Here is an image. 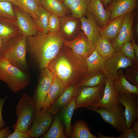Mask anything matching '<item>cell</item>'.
Instances as JSON below:
<instances>
[{"label":"cell","instance_id":"cell-11","mask_svg":"<svg viewBox=\"0 0 138 138\" xmlns=\"http://www.w3.org/2000/svg\"><path fill=\"white\" fill-rule=\"evenodd\" d=\"M121 105L119 95L113 86L112 81L107 78L102 98L98 103L89 107L95 109L103 107L109 111H113L118 109Z\"/></svg>","mask_w":138,"mask_h":138},{"label":"cell","instance_id":"cell-48","mask_svg":"<svg viewBox=\"0 0 138 138\" xmlns=\"http://www.w3.org/2000/svg\"><path fill=\"white\" fill-rule=\"evenodd\" d=\"M98 135V138H116L115 136H106L101 134L98 131L97 132Z\"/></svg>","mask_w":138,"mask_h":138},{"label":"cell","instance_id":"cell-17","mask_svg":"<svg viewBox=\"0 0 138 138\" xmlns=\"http://www.w3.org/2000/svg\"><path fill=\"white\" fill-rule=\"evenodd\" d=\"M80 88L77 83L67 88L60 97L49 107L47 111L52 115L56 114L65 107L74 97H76Z\"/></svg>","mask_w":138,"mask_h":138},{"label":"cell","instance_id":"cell-19","mask_svg":"<svg viewBox=\"0 0 138 138\" xmlns=\"http://www.w3.org/2000/svg\"><path fill=\"white\" fill-rule=\"evenodd\" d=\"M87 16L80 18L81 28L88 39L94 43L99 36L100 27L98 26L93 15L87 11Z\"/></svg>","mask_w":138,"mask_h":138},{"label":"cell","instance_id":"cell-1","mask_svg":"<svg viewBox=\"0 0 138 138\" xmlns=\"http://www.w3.org/2000/svg\"><path fill=\"white\" fill-rule=\"evenodd\" d=\"M47 68L67 88L77 83L87 73L86 58L63 45Z\"/></svg>","mask_w":138,"mask_h":138},{"label":"cell","instance_id":"cell-10","mask_svg":"<svg viewBox=\"0 0 138 138\" xmlns=\"http://www.w3.org/2000/svg\"><path fill=\"white\" fill-rule=\"evenodd\" d=\"M133 63L124 55L120 50L116 51L106 61L103 72L107 78L112 81L117 78L118 70L126 69Z\"/></svg>","mask_w":138,"mask_h":138},{"label":"cell","instance_id":"cell-39","mask_svg":"<svg viewBox=\"0 0 138 138\" xmlns=\"http://www.w3.org/2000/svg\"><path fill=\"white\" fill-rule=\"evenodd\" d=\"M117 138H138V134L133 131L131 128H126L123 133Z\"/></svg>","mask_w":138,"mask_h":138},{"label":"cell","instance_id":"cell-51","mask_svg":"<svg viewBox=\"0 0 138 138\" xmlns=\"http://www.w3.org/2000/svg\"><path fill=\"white\" fill-rule=\"evenodd\" d=\"M119 0H112V2H114V1H117Z\"/></svg>","mask_w":138,"mask_h":138},{"label":"cell","instance_id":"cell-15","mask_svg":"<svg viewBox=\"0 0 138 138\" xmlns=\"http://www.w3.org/2000/svg\"><path fill=\"white\" fill-rule=\"evenodd\" d=\"M131 13L124 15L123 24L119 32L111 42L115 51L119 50L124 43L131 41L133 37L132 25L134 17Z\"/></svg>","mask_w":138,"mask_h":138},{"label":"cell","instance_id":"cell-27","mask_svg":"<svg viewBox=\"0 0 138 138\" xmlns=\"http://www.w3.org/2000/svg\"><path fill=\"white\" fill-rule=\"evenodd\" d=\"M107 79L103 71L91 74H86L77 84L79 88L95 87L105 84Z\"/></svg>","mask_w":138,"mask_h":138},{"label":"cell","instance_id":"cell-53","mask_svg":"<svg viewBox=\"0 0 138 138\" xmlns=\"http://www.w3.org/2000/svg\"><path fill=\"white\" fill-rule=\"evenodd\" d=\"M60 1H61V2H63L64 0H59Z\"/></svg>","mask_w":138,"mask_h":138},{"label":"cell","instance_id":"cell-35","mask_svg":"<svg viewBox=\"0 0 138 138\" xmlns=\"http://www.w3.org/2000/svg\"><path fill=\"white\" fill-rule=\"evenodd\" d=\"M24 11L35 18L40 4L36 0H19Z\"/></svg>","mask_w":138,"mask_h":138},{"label":"cell","instance_id":"cell-32","mask_svg":"<svg viewBox=\"0 0 138 138\" xmlns=\"http://www.w3.org/2000/svg\"><path fill=\"white\" fill-rule=\"evenodd\" d=\"M43 138H66L67 137L64 133L63 127L61 120L57 116L55 117L51 128L44 135Z\"/></svg>","mask_w":138,"mask_h":138},{"label":"cell","instance_id":"cell-46","mask_svg":"<svg viewBox=\"0 0 138 138\" xmlns=\"http://www.w3.org/2000/svg\"><path fill=\"white\" fill-rule=\"evenodd\" d=\"M75 0H64V4L69 9Z\"/></svg>","mask_w":138,"mask_h":138},{"label":"cell","instance_id":"cell-18","mask_svg":"<svg viewBox=\"0 0 138 138\" xmlns=\"http://www.w3.org/2000/svg\"><path fill=\"white\" fill-rule=\"evenodd\" d=\"M87 11L93 15L100 28L105 27L109 23L111 12L104 8L100 0H90Z\"/></svg>","mask_w":138,"mask_h":138},{"label":"cell","instance_id":"cell-30","mask_svg":"<svg viewBox=\"0 0 138 138\" xmlns=\"http://www.w3.org/2000/svg\"><path fill=\"white\" fill-rule=\"evenodd\" d=\"M71 137L73 138H97L90 132L87 124L83 121H78L72 127Z\"/></svg>","mask_w":138,"mask_h":138},{"label":"cell","instance_id":"cell-29","mask_svg":"<svg viewBox=\"0 0 138 138\" xmlns=\"http://www.w3.org/2000/svg\"><path fill=\"white\" fill-rule=\"evenodd\" d=\"M51 14L40 4L36 17L33 19L39 31L44 33H48L49 22Z\"/></svg>","mask_w":138,"mask_h":138},{"label":"cell","instance_id":"cell-31","mask_svg":"<svg viewBox=\"0 0 138 138\" xmlns=\"http://www.w3.org/2000/svg\"><path fill=\"white\" fill-rule=\"evenodd\" d=\"M14 22L0 19V37L3 40L11 38L20 32L19 30H16L11 24Z\"/></svg>","mask_w":138,"mask_h":138},{"label":"cell","instance_id":"cell-20","mask_svg":"<svg viewBox=\"0 0 138 138\" xmlns=\"http://www.w3.org/2000/svg\"><path fill=\"white\" fill-rule=\"evenodd\" d=\"M60 32L64 38L72 37L79 32L80 21V19L75 18L72 15H66L60 17Z\"/></svg>","mask_w":138,"mask_h":138},{"label":"cell","instance_id":"cell-13","mask_svg":"<svg viewBox=\"0 0 138 138\" xmlns=\"http://www.w3.org/2000/svg\"><path fill=\"white\" fill-rule=\"evenodd\" d=\"M138 96L134 94L119 95L120 103L125 107L126 127H131L138 118Z\"/></svg>","mask_w":138,"mask_h":138},{"label":"cell","instance_id":"cell-2","mask_svg":"<svg viewBox=\"0 0 138 138\" xmlns=\"http://www.w3.org/2000/svg\"><path fill=\"white\" fill-rule=\"evenodd\" d=\"M65 39L60 32L46 33L39 31L36 35L27 37V48L42 70L47 68L57 55Z\"/></svg>","mask_w":138,"mask_h":138},{"label":"cell","instance_id":"cell-16","mask_svg":"<svg viewBox=\"0 0 138 138\" xmlns=\"http://www.w3.org/2000/svg\"><path fill=\"white\" fill-rule=\"evenodd\" d=\"M137 4V0H119L111 2L106 8L111 12L109 23L118 17L131 13Z\"/></svg>","mask_w":138,"mask_h":138},{"label":"cell","instance_id":"cell-42","mask_svg":"<svg viewBox=\"0 0 138 138\" xmlns=\"http://www.w3.org/2000/svg\"><path fill=\"white\" fill-rule=\"evenodd\" d=\"M11 133L10 126L4 127L0 129V138H7Z\"/></svg>","mask_w":138,"mask_h":138},{"label":"cell","instance_id":"cell-8","mask_svg":"<svg viewBox=\"0 0 138 138\" xmlns=\"http://www.w3.org/2000/svg\"><path fill=\"white\" fill-rule=\"evenodd\" d=\"M88 109L99 113L105 122L111 125L114 128L122 134L126 128V121L122 105L121 104L117 110L110 111L103 107L97 109H93L88 107Z\"/></svg>","mask_w":138,"mask_h":138},{"label":"cell","instance_id":"cell-52","mask_svg":"<svg viewBox=\"0 0 138 138\" xmlns=\"http://www.w3.org/2000/svg\"><path fill=\"white\" fill-rule=\"evenodd\" d=\"M36 0L39 3H40V1H41V0Z\"/></svg>","mask_w":138,"mask_h":138},{"label":"cell","instance_id":"cell-23","mask_svg":"<svg viewBox=\"0 0 138 138\" xmlns=\"http://www.w3.org/2000/svg\"><path fill=\"white\" fill-rule=\"evenodd\" d=\"M124 16L118 17L99 29V34L111 42L118 35L123 24Z\"/></svg>","mask_w":138,"mask_h":138},{"label":"cell","instance_id":"cell-33","mask_svg":"<svg viewBox=\"0 0 138 138\" xmlns=\"http://www.w3.org/2000/svg\"><path fill=\"white\" fill-rule=\"evenodd\" d=\"M90 0H75L72 4L69 9L72 16L80 19L86 14Z\"/></svg>","mask_w":138,"mask_h":138},{"label":"cell","instance_id":"cell-24","mask_svg":"<svg viewBox=\"0 0 138 138\" xmlns=\"http://www.w3.org/2000/svg\"><path fill=\"white\" fill-rule=\"evenodd\" d=\"M107 58L99 55L95 50L88 57L86 58L87 74H91L103 72L105 63Z\"/></svg>","mask_w":138,"mask_h":138},{"label":"cell","instance_id":"cell-43","mask_svg":"<svg viewBox=\"0 0 138 138\" xmlns=\"http://www.w3.org/2000/svg\"><path fill=\"white\" fill-rule=\"evenodd\" d=\"M131 41L135 58L137 61H138V46L135 43L133 37Z\"/></svg>","mask_w":138,"mask_h":138},{"label":"cell","instance_id":"cell-47","mask_svg":"<svg viewBox=\"0 0 138 138\" xmlns=\"http://www.w3.org/2000/svg\"><path fill=\"white\" fill-rule=\"evenodd\" d=\"M104 7L106 8L112 0H100Z\"/></svg>","mask_w":138,"mask_h":138},{"label":"cell","instance_id":"cell-3","mask_svg":"<svg viewBox=\"0 0 138 138\" xmlns=\"http://www.w3.org/2000/svg\"><path fill=\"white\" fill-rule=\"evenodd\" d=\"M27 37L20 32L14 37L3 40L0 57L25 72L28 66L26 59Z\"/></svg>","mask_w":138,"mask_h":138},{"label":"cell","instance_id":"cell-37","mask_svg":"<svg viewBox=\"0 0 138 138\" xmlns=\"http://www.w3.org/2000/svg\"><path fill=\"white\" fill-rule=\"evenodd\" d=\"M119 50L122 54L133 63H138L136 60L132 42L128 41L121 47Z\"/></svg>","mask_w":138,"mask_h":138},{"label":"cell","instance_id":"cell-38","mask_svg":"<svg viewBox=\"0 0 138 138\" xmlns=\"http://www.w3.org/2000/svg\"><path fill=\"white\" fill-rule=\"evenodd\" d=\"M60 24V17L55 15L51 14L49 22L48 33H54L59 32Z\"/></svg>","mask_w":138,"mask_h":138},{"label":"cell","instance_id":"cell-14","mask_svg":"<svg viewBox=\"0 0 138 138\" xmlns=\"http://www.w3.org/2000/svg\"><path fill=\"white\" fill-rule=\"evenodd\" d=\"M14 9L16 17V25L20 32L27 38L36 35L39 30L31 16L17 6Z\"/></svg>","mask_w":138,"mask_h":138},{"label":"cell","instance_id":"cell-49","mask_svg":"<svg viewBox=\"0 0 138 138\" xmlns=\"http://www.w3.org/2000/svg\"><path fill=\"white\" fill-rule=\"evenodd\" d=\"M3 40L0 37V49L2 47L3 44Z\"/></svg>","mask_w":138,"mask_h":138},{"label":"cell","instance_id":"cell-36","mask_svg":"<svg viewBox=\"0 0 138 138\" xmlns=\"http://www.w3.org/2000/svg\"><path fill=\"white\" fill-rule=\"evenodd\" d=\"M125 69L124 74L126 79L138 87V63H133Z\"/></svg>","mask_w":138,"mask_h":138},{"label":"cell","instance_id":"cell-34","mask_svg":"<svg viewBox=\"0 0 138 138\" xmlns=\"http://www.w3.org/2000/svg\"><path fill=\"white\" fill-rule=\"evenodd\" d=\"M12 3L9 1L0 2V19L16 22V17Z\"/></svg>","mask_w":138,"mask_h":138},{"label":"cell","instance_id":"cell-28","mask_svg":"<svg viewBox=\"0 0 138 138\" xmlns=\"http://www.w3.org/2000/svg\"><path fill=\"white\" fill-rule=\"evenodd\" d=\"M95 44L97 52L103 57H110L115 52L111 41L100 35Z\"/></svg>","mask_w":138,"mask_h":138},{"label":"cell","instance_id":"cell-26","mask_svg":"<svg viewBox=\"0 0 138 138\" xmlns=\"http://www.w3.org/2000/svg\"><path fill=\"white\" fill-rule=\"evenodd\" d=\"M40 4L47 11L59 17L67 15L68 13L69 9L59 0H41Z\"/></svg>","mask_w":138,"mask_h":138},{"label":"cell","instance_id":"cell-25","mask_svg":"<svg viewBox=\"0 0 138 138\" xmlns=\"http://www.w3.org/2000/svg\"><path fill=\"white\" fill-rule=\"evenodd\" d=\"M76 98H74L67 106L61 110L59 117L64 124L65 134L67 137L70 136L72 131L71 121L74 111L75 109Z\"/></svg>","mask_w":138,"mask_h":138},{"label":"cell","instance_id":"cell-4","mask_svg":"<svg viewBox=\"0 0 138 138\" xmlns=\"http://www.w3.org/2000/svg\"><path fill=\"white\" fill-rule=\"evenodd\" d=\"M0 80L16 93L25 88L30 83V78L25 72L0 57Z\"/></svg>","mask_w":138,"mask_h":138},{"label":"cell","instance_id":"cell-40","mask_svg":"<svg viewBox=\"0 0 138 138\" xmlns=\"http://www.w3.org/2000/svg\"><path fill=\"white\" fill-rule=\"evenodd\" d=\"M8 97V96H7L3 98H0V129L4 127L6 124L2 117V112L4 104Z\"/></svg>","mask_w":138,"mask_h":138},{"label":"cell","instance_id":"cell-12","mask_svg":"<svg viewBox=\"0 0 138 138\" xmlns=\"http://www.w3.org/2000/svg\"><path fill=\"white\" fill-rule=\"evenodd\" d=\"M52 115L42 109L35 112L32 126L28 132L31 138H38L45 133L52 122Z\"/></svg>","mask_w":138,"mask_h":138},{"label":"cell","instance_id":"cell-45","mask_svg":"<svg viewBox=\"0 0 138 138\" xmlns=\"http://www.w3.org/2000/svg\"><path fill=\"white\" fill-rule=\"evenodd\" d=\"M132 129L133 131L138 134V121H135L133 123Z\"/></svg>","mask_w":138,"mask_h":138},{"label":"cell","instance_id":"cell-9","mask_svg":"<svg viewBox=\"0 0 138 138\" xmlns=\"http://www.w3.org/2000/svg\"><path fill=\"white\" fill-rule=\"evenodd\" d=\"M63 45L85 58L91 55L95 49V43L88 39L83 31L79 32L73 40L65 39Z\"/></svg>","mask_w":138,"mask_h":138},{"label":"cell","instance_id":"cell-50","mask_svg":"<svg viewBox=\"0 0 138 138\" xmlns=\"http://www.w3.org/2000/svg\"><path fill=\"white\" fill-rule=\"evenodd\" d=\"M138 24H136V31L137 34L138 35Z\"/></svg>","mask_w":138,"mask_h":138},{"label":"cell","instance_id":"cell-5","mask_svg":"<svg viewBox=\"0 0 138 138\" xmlns=\"http://www.w3.org/2000/svg\"><path fill=\"white\" fill-rule=\"evenodd\" d=\"M35 109L32 98L23 93L16 108L17 119L13 126L14 131L27 133L32 123Z\"/></svg>","mask_w":138,"mask_h":138},{"label":"cell","instance_id":"cell-6","mask_svg":"<svg viewBox=\"0 0 138 138\" xmlns=\"http://www.w3.org/2000/svg\"><path fill=\"white\" fill-rule=\"evenodd\" d=\"M54 76L53 73L48 68L42 70L36 90L32 98L35 112L43 108Z\"/></svg>","mask_w":138,"mask_h":138},{"label":"cell","instance_id":"cell-44","mask_svg":"<svg viewBox=\"0 0 138 138\" xmlns=\"http://www.w3.org/2000/svg\"><path fill=\"white\" fill-rule=\"evenodd\" d=\"M1 1L10 2L20 8L24 11L22 6L21 5L19 0H0V2Z\"/></svg>","mask_w":138,"mask_h":138},{"label":"cell","instance_id":"cell-7","mask_svg":"<svg viewBox=\"0 0 138 138\" xmlns=\"http://www.w3.org/2000/svg\"><path fill=\"white\" fill-rule=\"evenodd\" d=\"M105 86V84L80 88L76 98L75 109L91 107L98 103L103 97Z\"/></svg>","mask_w":138,"mask_h":138},{"label":"cell","instance_id":"cell-41","mask_svg":"<svg viewBox=\"0 0 138 138\" xmlns=\"http://www.w3.org/2000/svg\"><path fill=\"white\" fill-rule=\"evenodd\" d=\"M28 133L17 131L14 132L9 135L7 138H30Z\"/></svg>","mask_w":138,"mask_h":138},{"label":"cell","instance_id":"cell-22","mask_svg":"<svg viewBox=\"0 0 138 138\" xmlns=\"http://www.w3.org/2000/svg\"><path fill=\"white\" fill-rule=\"evenodd\" d=\"M67 88L60 80L55 75L42 109L47 111Z\"/></svg>","mask_w":138,"mask_h":138},{"label":"cell","instance_id":"cell-21","mask_svg":"<svg viewBox=\"0 0 138 138\" xmlns=\"http://www.w3.org/2000/svg\"><path fill=\"white\" fill-rule=\"evenodd\" d=\"M112 82L119 95L134 94L138 95V87L131 84L127 80L123 69L118 70L117 78Z\"/></svg>","mask_w":138,"mask_h":138}]
</instances>
